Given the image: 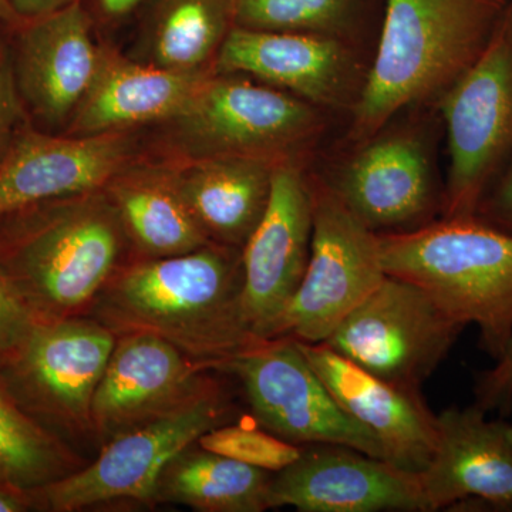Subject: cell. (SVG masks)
<instances>
[{
	"label": "cell",
	"instance_id": "cell-1",
	"mask_svg": "<svg viewBox=\"0 0 512 512\" xmlns=\"http://www.w3.org/2000/svg\"><path fill=\"white\" fill-rule=\"evenodd\" d=\"M241 249L212 244L117 269L93 303L94 319L117 336L147 332L208 370L265 342L242 305Z\"/></svg>",
	"mask_w": 512,
	"mask_h": 512
},
{
	"label": "cell",
	"instance_id": "cell-2",
	"mask_svg": "<svg viewBox=\"0 0 512 512\" xmlns=\"http://www.w3.org/2000/svg\"><path fill=\"white\" fill-rule=\"evenodd\" d=\"M511 0H384L382 26L342 147L365 143L397 114L434 103L490 42Z\"/></svg>",
	"mask_w": 512,
	"mask_h": 512
},
{
	"label": "cell",
	"instance_id": "cell-3",
	"mask_svg": "<svg viewBox=\"0 0 512 512\" xmlns=\"http://www.w3.org/2000/svg\"><path fill=\"white\" fill-rule=\"evenodd\" d=\"M0 234V266L40 320L79 316L116 274L123 225L96 192L15 212Z\"/></svg>",
	"mask_w": 512,
	"mask_h": 512
},
{
	"label": "cell",
	"instance_id": "cell-4",
	"mask_svg": "<svg viewBox=\"0 0 512 512\" xmlns=\"http://www.w3.org/2000/svg\"><path fill=\"white\" fill-rule=\"evenodd\" d=\"M386 275L429 292L461 325H474L493 360L512 338V234L477 217L439 218L379 235Z\"/></svg>",
	"mask_w": 512,
	"mask_h": 512
},
{
	"label": "cell",
	"instance_id": "cell-5",
	"mask_svg": "<svg viewBox=\"0 0 512 512\" xmlns=\"http://www.w3.org/2000/svg\"><path fill=\"white\" fill-rule=\"evenodd\" d=\"M441 127L434 103L404 110L316 174L377 235L426 227L443 211L444 180L434 157Z\"/></svg>",
	"mask_w": 512,
	"mask_h": 512
},
{
	"label": "cell",
	"instance_id": "cell-6",
	"mask_svg": "<svg viewBox=\"0 0 512 512\" xmlns=\"http://www.w3.org/2000/svg\"><path fill=\"white\" fill-rule=\"evenodd\" d=\"M434 104L448 156L440 218L474 217L512 156V0L483 53Z\"/></svg>",
	"mask_w": 512,
	"mask_h": 512
},
{
	"label": "cell",
	"instance_id": "cell-7",
	"mask_svg": "<svg viewBox=\"0 0 512 512\" xmlns=\"http://www.w3.org/2000/svg\"><path fill=\"white\" fill-rule=\"evenodd\" d=\"M335 119L329 111L242 74L214 73L175 120L200 157H256L308 165Z\"/></svg>",
	"mask_w": 512,
	"mask_h": 512
},
{
	"label": "cell",
	"instance_id": "cell-8",
	"mask_svg": "<svg viewBox=\"0 0 512 512\" xmlns=\"http://www.w3.org/2000/svg\"><path fill=\"white\" fill-rule=\"evenodd\" d=\"M234 412L228 390L207 377L184 402L111 439L90 466L30 494L56 512L80 511L116 500L151 504L165 466L202 434L231 423Z\"/></svg>",
	"mask_w": 512,
	"mask_h": 512
},
{
	"label": "cell",
	"instance_id": "cell-9",
	"mask_svg": "<svg viewBox=\"0 0 512 512\" xmlns=\"http://www.w3.org/2000/svg\"><path fill=\"white\" fill-rule=\"evenodd\" d=\"M309 174L313 197L311 256L301 285L276 320L269 340L325 342L386 278L379 235L357 220L318 174Z\"/></svg>",
	"mask_w": 512,
	"mask_h": 512
},
{
	"label": "cell",
	"instance_id": "cell-10",
	"mask_svg": "<svg viewBox=\"0 0 512 512\" xmlns=\"http://www.w3.org/2000/svg\"><path fill=\"white\" fill-rule=\"evenodd\" d=\"M464 329L429 292L386 275L323 343L372 375L421 392Z\"/></svg>",
	"mask_w": 512,
	"mask_h": 512
},
{
	"label": "cell",
	"instance_id": "cell-11",
	"mask_svg": "<svg viewBox=\"0 0 512 512\" xmlns=\"http://www.w3.org/2000/svg\"><path fill=\"white\" fill-rule=\"evenodd\" d=\"M220 372L237 377L256 421L279 439L338 444L384 460L379 441L339 406L296 340H265Z\"/></svg>",
	"mask_w": 512,
	"mask_h": 512
},
{
	"label": "cell",
	"instance_id": "cell-12",
	"mask_svg": "<svg viewBox=\"0 0 512 512\" xmlns=\"http://www.w3.org/2000/svg\"><path fill=\"white\" fill-rule=\"evenodd\" d=\"M373 52L311 33L234 26L220 47L214 73L242 74L349 119L369 80Z\"/></svg>",
	"mask_w": 512,
	"mask_h": 512
},
{
	"label": "cell",
	"instance_id": "cell-13",
	"mask_svg": "<svg viewBox=\"0 0 512 512\" xmlns=\"http://www.w3.org/2000/svg\"><path fill=\"white\" fill-rule=\"evenodd\" d=\"M117 335L97 319L40 320L3 360L16 396L76 433L93 431L92 404Z\"/></svg>",
	"mask_w": 512,
	"mask_h": 512
},
{
	"label": "cell",
	"instance_id": "cell-14",
	"mask_svg": "<svg viewBox=\"0 0 512 512\" xmlns=\"http://www.w3.org/2000/svg\"><path fill=\"white\" fill-rule=\"evenodd\" d=\"M312 231L308 165L276 164L264 215L241 249L242 305L258 338H271L276 320L298 291L311 256Z\"/></svg>",
	"mask_w": 512,
	"mask_h": 512
},
{
	"label": "cell",
	"instance_id": "cell-15",
	"mask_svg": "<svg viewBox=\"0 0 512 512\" xmlns=\"http://www.w3.org/2000/svg\"><path fill=\"white\" fill-rule=\"evenodd\" d=\"M268 507L301 512H431L419 476L338 444H308L275 473Z\"/></svg>",
	"mask_w": 512,
	"mask_h": 512
},
{
	"label": "cell",
	"instance_id": "cell-16",
	"mask_svg": "<svg viewBox=\"0 0 512 512\" xmlns=\"http://www.w3.org/2000/svg\"><path fill=\"white\" fill-rule=\"evenodd\" d=\"M207 370L151 333L117 336L93 397V433L111 440L168 412L200 389Z\"/></svg>",
	"mask_w": 512,
	"mask_h": 512
},
{
	"label": "cell",
	"instance_id": "cell-17",
	"mask_svg": "<svg viewBox=\"0 0 512 512\" xmlns=\"http://www.w3.org/2000/svg\"><path fill=\"white\" fill-rule=\"evenodd\" d=\"M128 154L121 131L76 137L23 131L0 163V218L96 192L123 171Z\"/></svg>",
	"mask_w": 512,
	"mask_h": 512
},
{
	"label": "cell",
	"instance_id": "cell-18",
	"mask_svg": "<svg viewBox=\"0 0 512 512\" xmlns=\"http://www.w3.org/2000/svg\"><path fill=\"white\" fill-rule=\"evenodd\" d=\"M298 343L339 406L379 441L384 460L419 476L437 444V414L423 394L372 375L325 343Z\"/></svg>",
	"mask_w": 512,
	"mask_h": 512
},
{
	"label": "cell",
	"instance_id": "cell-19",
	"mask_svg": "<svg viewBox=\"0 0 512 512\" xmlns=\"http://www.w3.org/2000/svg\"><path fill=\"white\" fill-rule=\"evenodd\" d=\"M487 414L474 403L437 414L436 450L419 474L431 511L480 497L512 512V423Z\"/></svg>",
	"mask_w": 512,
	"mask_h": 512
},
{
	"label": "cell",
	"instance_id": "cell-20",
	"mask_svg": "<svg viewBox=\"0 0 512 512\" xmlns=\"http://www.w3.org/2000/svg\"><path fill=\"white\" fill-rule=\"evenodd\" d=\"M13 66L20 96L49 123L74 113L101 60L82 2L26 20Z\"/></svg>",
	"mask_w": 512,
	"mask_h": 512
},
{
	"label": "cell",
	"instance_id": "cell-21",
	"mask_svg": "<svg viewBox=\"0 0 512 512\" xmlns=\"http://www.w3.org/2000/svg\"><path fill=\"white\" fill-rule=\"evenodd\" d=\"M210 73L141 66L101 55L89 90L74 110V136L113 133L134 124L178 119Z\"/></svg>",
	"mask_w": 512,
	"mask_h": 512
},
{
	"label": "cell",
	"instance_id": "cell-22",
	"mask_svg": "<svg viewBox=\"0 0 512 512\" xmlns=\"http://www.w3.org/2000/svg\"><path fill=\"white\" fill-rule=\"evenodd\" d=\"M276 164L256 157H200L173 177L211 242L242 249L264 215Z\"/></svg>",
	"mask_w": 512,
	"mask_h": 512
},
{
	"label": "cell",
	"instance_id": "cell-23",
	"mask_svg": "<svg viewBox=\"0 0 512 512\" xmlns=\"http://www.w3.org/2000/svg\"><path fill=\"white\" fill-rule=\"evenodd\" d=\"M271 478V473L194 443L165 466L153 503L183 504L202 512H262L269 510Z\"/></svg>",
	"mask_w": 512,
	"mask_h": 512
},
{
	"label": "cell",
	"instance_id": "cell-24",
	"mask_svg": "<svg viewBox=\"0 0 512 512\" xmlns=\"http://www.w3.org/2000/svg\"><path fill=\"white\" fill-rule=\"evenodd\" d=\"M109 198L124 231L147 258H167L212 244L184 201L173 175L114 178Z\"/></svg>",
	"mask_w": 512,
	"mask_h": 512
},
{
	"label": "cell",
	"instance_id": "cell-25",
	"mask_svg": "<svg viewBox=\"0 0 512 512\" xmlns=\"http://www.w3.org/2000/svg\"><path fill=\"white\" fill-rule=\"evenodd\" d=\"M234 25L311 33L365 47L375 55L384 0H231Z\"/></svg>",
	"mask_w": 512,
	"mask_h": 512
},
{
	"label": "cell",
	"instance_id": "cell-26",
	"mask_svg": "<svg viewBox=\"0 0 512 512\" xmlns=\"http://www.w3.org/2000/svg\"><path fill=\"white\" fill-rule=\"evenodd\" d=\"M77 470V457L22 409L0 372V481L32 491Z\"/></svg>",
	"mask_w": 512,
	"mask_h": 512
},
{
	"label": "cell",
	"instance_id": "cell-27",
	"mask_svg": "<svg viewBox=\"0 0 512 512\" xmlns=\"http://www.w3.org/2000/svg\"><path fill=\"white\" fill-rule=\"evenodd\" d=\"M234 26L231 0H160L154 20L158 66L200 69L217 57Z\"/></svg>",
	"mask_w": 512,
	"mask_h": 512
},
{
	"label": "cell",
	"instance_id": "cell-28",
	"mask_svg": "<svg viewBox=\"0 0 512 512\" xmlns=\"http://www.w3.org/2000/svg\"><path fill=\"white\" fill-rule=\"evenodd\" d=\"M198 446L266 473H279L301 456L302 446L279 439L269 431L224 424L202 434Z\"/></svg>",
	"mask_w": 512,
	"mask_h": 512
},
{
	"label": "cell",
	"instance_id": "cell-29",
	"mask_svg": "<svg viewBox=\"0 0 512 512\" xmlns=\"http://www.w3.org/2000/svg\"><path fill=\"white\" fill-rule=\"evenodd\" d=\"M40 319L0 266V362L23 345Z\"/></svg>",
	"mask_w": 512,
	"mask_h": 512
},
{
	"label": "cell",
	"instance_id": "cell-30",
	"mask_svg": "<svg viewBox=\"0 0 512 512\" xmlns=\"http://www.w3.org/2000/svg\"><path fill=\"white\" fill-rule=\"evenodd\" d=\"M474 404L487 413L498 412L503 417L512 413V338L494 365L477 373Z\"/></svg>",
	"mask_w": 512,
	"mask_h": 512
},
{
	"label": "cell",
	"instance_id": "cell-31",
	"mask_svg": "<svg viewBox=\"0 0 512 512\" xmlns=\"http://www.w3.org/2000/svg\"><path fill=\"white\" fill-rule=\"evenodd\" d=\"M22 104L15 69L5 50L0 49V163L18 136Z\"/></svg>",
	"mask_w": 512,
	"mask_h": 512
},
{
	"label": "cell",
	"instance_id": "cell-32",
	"mask_svg": "<svg viewBox=\"0 0 512 512\" xmlns=\"http://www.w3.org/2000/svg\"><path fill=\"white\" fill-rule=\"evenodd\" d=\"M474 217L512 234V156L485 191Z\"/></svg>",
	"mask_w": 512,
	"mask_h": 512
},
{
	"label": "cell",
	"instance_id": "cell-33",
	"mask_svg": "<svg viewBox=\"0 0 512 512\" xmlns=\"http://www.w3.org/2000/svg\"><path fill=\"white\" fill-rule=\"evenodd\" d=\"M76 2H82V0H10L16 15L23 22L49 15V13L56 12V10Z\"/></svg>",
	"mask_w": 512,
	"mask_h": 512
},
{
	"label": "cell",
	"instance_id": "cell-34",
	"mask_svg": "<svg viewBox=\"0 0 512 512\" xmlns=\"http://www.w3.org/2000/svg\"><path fill=\"white\" fill-rule=\"evenodd\" d=\"M30 491L20 490L0 481V512L26 511L30 507Z\"/></svg>",
	"mask_w": 512,
	"mask_h": 512
},
{
	"label": "cell",
	"instance_id": "cell-35",
	"mask_svg": "<svg viewBox=\"0 0 512 512\" xmlns=\"http://www.w3.org/2000/svg\"><path fill=\"white\" fill-rule=\"evenodd\" d=\"M99 8L109 18H121L138 8L146 0H97Z\"/></svg>",
	"mask_w": 512,
	"mask_h": 512
},
{
	"label": "cell",
	"instance_id": "cell-36",
	"mask_svg": "<svg viewBox=\"0 0 512 512\" xmlns=\"http://www.w3.org/2000/svg\"><path fill=\"white\" fill-rule=\"evenodd\" d=\"M0 22H5L12 26H22L25 23L16 15L10 0H0Z\"/></svg>",
	"mask_w": 512,
	"mask_h": 512
}]
</instances>
